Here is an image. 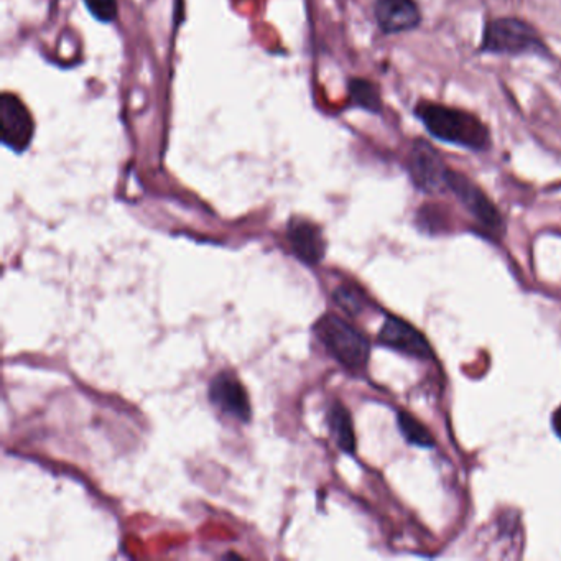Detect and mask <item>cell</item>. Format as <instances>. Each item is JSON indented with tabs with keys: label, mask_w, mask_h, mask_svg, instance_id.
<instances>
[{
	"label": "cell",
	"mask_w": 561,
	"mask_h": 561,
	"mask_svg": "<svg viewBox=\"0 0 561 561\" xmlns=\"http://www.w3.org/2000/svg\"><path fill=\"white\" fill-rule=\"evenodd\" d=\"M400 433L404 435L405 440L412 445L420 446V448H432L435 445L433 436L430 435L427 428L418 422L417 418H413L408 413H399Z\"/></svg>",
	"instance_id": "cell-13"
},
{
	"label": "cell",
	"mask_w": 561,
	"mask_h": 561,
	"mask_svg": "<svg viewBox=\"0 0 561 561\" xmlns=\"http://www.w3.org/2000/svg\"><path fill=\"white\" fill-rule=\"evenodd\" d=\"M349 98L354 106L364 111L372 112V114H381L382 96L381 91L377 88V84L372 83L369 79L354 78L349 83Z\"/></svg>",
	"instance_id": "cell-11"
},
{
	"label": "cell",
	"mask_w": 561,
	"mask_h": 561,
	"mask_svg": "<svg viewBox=\"0 0 561 561\" xmlns=\"http://www.w3.org/2000/svg\"><path fill=\"white\" fill-rule=\"evenodd\" d=\"M84 4L94 19H98L99 22H112L116 19V0H84Z\"/></svg>",
	"instance_id": "cell-14"
},
{
	"label": "cell",
	"mask_w": 561,
	"mask_h": 561,
	"mask_svg": "<svg viewBox=\"0 0 561 561\" xmlns=\"http://www.w3.org/2000/svg\"><path fill=\"white\" fill-rule=\"evenodd\" d=\"M448 191H451L458 198L459 203L463 204L464 208L468 209V213L474 219H478L484 228L501 231L502 226H504L501 214L497 211L494 203L489 200V196L471 178L450 168Z\"/></svg>",
	"instance_id": "cell-5"
},
{
	"label": "cell",
	"mask_w": 561,
	"mask_h": 561,
	"mask_svg": "<svg viewBox=\"0 0 561 561\" xmlns=\"http://www.w3.org/2000/svg\"><path fill=\"white\" fill-rule=\"evenodd\" d=\"M552 425L555 433H557V435L561 438V407L557 408V410H555V413H553Z\"/></svg>",
	"instance_id": "cell-16"
},
{
	"label": "cell",
	"mask_w": 561,
	"mask_h": 561,
	"mask_svg": "<svg viewBox=\"0 0 561 561\" xmlns=\"http://www.w3.org/2000/svg\"><path fill=\"white\" fill-rule=\"evenodd\" d=\"M334 300L341 308L348 311V313H359L362 308L361 298L357 297L354 290L349 288H339L338 292L334 293Z\"/></svg>",
	"instance_id": "cell-15"
},
{
	"label": "cell",
	"mask_w": 561,
	"mask_h": 561,
	"mask_svg": "<svg viewBox=\"0 0 561 561\" xmlns=\"http://www.w3.org/2000/svg\"><path fill=\"white\" fill-rule=\"evenodd\" d=\"M415 116L433 139L471 152H484L492 144L491 130L473 112L440 102L420 101Z\"/></svg>",
	"instance_id": "cell-1"
},
{
	"label": "cell",
	"mask_w": 561,
	"mask_h": 561,
	"mask_svg": "<svg viewBox=\"0 0 561 561\" xmlns=\"http://www.w3.org/2000/svg\"><path fill=\"white\" fill-rule=\"evenodd\" d=\"M379 341L389 348L397 349V351H402L408 356L418 357V359H428L433 356L432 346L428 344L425 336L399 318L385 320L381 333H379Z\"/></svg>",
	"instance_id": "cell-9"
},
{
	"label": "cell",
	"mask_w": 561,
	"mask_h": 561,
	"mask_svg": "<svg viewBox=\"0 0 561 561\" xmlns=\"http://www.w3.org/2000/svg\"><path fill=\"white\" fill-rule=\"evenodd\" d=\"M330 425L339 448L346 453H354L356 436H354L353 420H351V415L343 405H334L331 408Z\"/></svg>",
	"instance_id": "cell-12"
},
{
	"label": "cell",
	"mask_w": 561,
	"mask_h": 561,
	"mask_svg": "<svg viewBox=\"0 0 561 561\" xmlns=\"http://www.w3.org/2000/svg\"><path fill=\"white\" fill-rule=\"evenodd\" d=\"M407 170L413 185L423 193L436 195L448 190L450 167L427 140L417 139L413 142L412 149L408 152Z\"/></svg>",
	"instance_id": "cell-4"
},
{
	"label": "cell",
	"mask_w": 561,
	"mask_h": 561,
	"mask_svg": "<svg viewBox=\"0 0 561 561\" xmlns=\"http://www.w3.org/2000/svg\"><path fill=\"white\" fill-rule=\"evenodd\" d=\"M374 17L385 35L412 32L422 24L417 0H376Z\"/></svg>",
	"instance_id": "cell-7"
},
{
	"label": "cell",
	"mask_w": 561,
	"mask_h": 561,
	"mask_svg": "<svg viewBox=\"0 0 561 561\" xmlns=\"http://www.w3.org/2000/svg\"><path fill=\"white\" fill-rule=\"evenodd\" d=\"M288 239L298 259L305 264H318L326 251L325 237L316 224L306 219H292L288 224Z\"/></svg>",
	"instance_id": "cell-10"
},
{
	"label": "cell",
	"mask_w": 561,
	"mask_h": 561,
	"mask_svg": "<svg viewBox=\"0 0 561 561\" xmlns=\"http://www.w3.org/2000/svg\"><path fill=\"white\" fill-rule=\"evenodd\" d=\"M321 343L325 344L331 356L348 367L351 371H359L366 366L371 346L356 328L348 325L338 316L328 315L316 326Z\"/></svg>",
	"instance_id": "cell-3"
},
{
	"label": "cell",
	"mask_w": 561,
	"mask_h": 561,
	"mask_svg": "<svg viewBox=\"0 0 561 561\" xmlns=\"http://www.w3.org/2000/svg\"><path fill=\"white\" fill-rule=\"evenodd\" d=\"M209 400L221 412L231 415L239 422H249L251 418V405L246 389L234 376L219 374L214 377L209 385Z\"/></svg>",
	"instance_id": "cell-8"
},
{
	"label": "cell",
	"mask_w": 561,
	"mask_h": 561,
	"mask_svg": "<svg viewBox=\"0 0 561 561\" xmlns=\"http://www.w3.org/2000/svg\"><path fill=\"white\" fill-rule=\"evenodd\" d=\"M479 51L507 56L548 55V47L537 28L517 17H499L486 22Z\"/></svg>",
	"instance_id": "cell-2"
},
{
	"label": "cell",
	"mask_w": 561,
	"mask_h": 561,
	"mask_svg": "<svg viewBox=\"0 0 561 561\" xmlns=\"http://www.w3.org/2000/svg\"><path fill=\"white\" fill-rule=\"evenodd\" d=\"M0 134L2 144L14 152H24L33 139L32 114L14 94L0 98Z\"/></svg>",
	"instance_id": "cell-6"
}]
</instances>
